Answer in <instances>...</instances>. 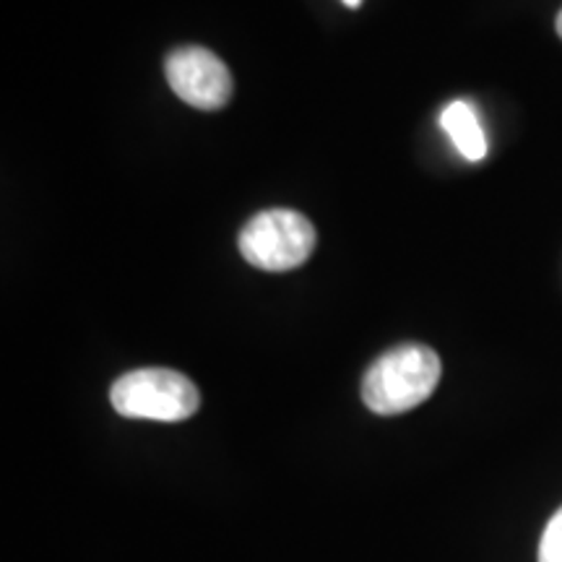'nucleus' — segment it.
<instances>
[{"label": "nucleus", "instance_id": "f257e3e1", "mask_svg": "<svg viewBox=\"0 0 562 562\" xmlns=\"http://www.w3.org/2000/svg\"><path fill=\"white\" fill-rule=\"evenodd\" d=\"M440 357L425 344H398L378 357L362 378V402L370 412L404 414L432 396L440 383Z\"/></svg>", "mask_w": 562, "mask_h": 562}, {"label": "nucleus", "instance_id": "f03ea898", "mask_svg": "<svg viewBox=\"0 0 562 562\" xmlns=\"http://www.w3.org/2000/svg\"><path fill=\"white\" fill-rule=\"evenodd\" d=\"M110 402L128 419L182 422L201 406V393L178 370L144 368L125 372L110 389Z\"/></svg>", "mask_w": 562, "mask_h": 562}, {"label": "nucleus", "instance_id": "7ed1b4c3", "mask_svg": "<svg viewBox=\"0 0 562 562\" xmlns=\"http://www.w3.org/2000/svg\"><path fill=\"white\" fill-rule=\"evenodd\" d=\"M240 252L261 271H292L311 258L315 227L292 209H269L256 214L240 232Z\"/></svg>", "mask_w": 562, "mask_h": 562}, {"label": "nucleus", "instance_id": "20e7f679", "mask_svg": "<svg viewBox=\"0 0 562 562\" xmlns=\"http://www.w3.org/2000/svg\"><path fill=\"white\" fill-rule=\"evenodd\" d=\"M167 83L182 102L195 110H222L232 97L229 68L206 47H180L167 55Z\"/></svg>", "mask_w": 562, "mask_h": 562}, {"label": "nucleus", "instance_id": "39448f33", "mask_svg": "<svg viewBox=\"0 0 562 562\" xmlns=\"http://www.w3.org/2000/svg\"><path fill=\"white\" fill-rule=\"evenodd\" d=\"M440 125L442 131L451 136L453 146L461 151L463 159L480 161L487 157V138H484L480 117H476L472 104L451 102L446 110H442Z\"/></svg>", "mask_w": 562, "mask_h": 562}, {"label": "nucleus", "instance_id": "423d86ee", "mask_svg": "<svg viewBox=\"0 0 562 562\" xmlns=\"http://www.w3.org/2000/svg\"><path fill=\"white\" fill-rule=\"evenodd\" d=\"M539 562H562V508L554 513L539 542Z\"/></svg>", "mask_w": 562, "mask_h": 562}, {"label": "nucleus", "instance_id": "0eeeda50", "mask_svg": "<svg viewBox=\"0 0 562 562\" xmlns=\"http://www.w3.org/2000/svg\"><path fill=\"white\" fill-rule=\"evenodd\" d=\"M554 30H558V34H560V40H562V11L558 13V21H554Z\"/></svg>", "mask_w": 562, "mask_h": 562}, {"label": "nucleus", "instance_id": "6e6552de", "mask_svg": "<svg viewBox=\"0 0 562 562\" xmlns=\"http://www.w3.org/2000/svg\"><path fill=\"white\" fill-rule=\"evenodd\" d=\"M344 3H347L349 9H360V5H362V0H344Z\"/></svg>", "mask_w": 562, "mask_h": 562}]
</instances>
